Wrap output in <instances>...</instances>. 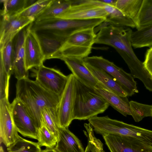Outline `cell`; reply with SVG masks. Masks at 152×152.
<instances>
[{"label":"cell","mask_w":152,"mask_h":152,"mask_svg":"<svg viewBox=\"0 0 152 152\" xmlns=\"http://www.w3.org/2000/svg\"><path fill=\"white\" fill-rule=\"evenodd\" d=\"M16 97L24 105L37 128L43 124L42 112L46 107L57 109L60 97L28 78L17 80Z\"/></svg>","instance_id":"obj_1"},{"label":"cell","mask_w":152,"mask_h":152,"mask_svg":"<svg viewBox=\"0 0 152 152\" xmlns=\"http://www.w3.org/2000/svg\"><path fill=\"white\" fill-rule=\"evenodd\" d=\"M109 106L94 89L86 86L76 79L72 113L74 120H88L104 113Z\"/></svg>","instance_id":"obj_2"},{"label":"cell","mask_w":152,"mask_h":152,"mask_svg":"<svg viewBox=\"0 0 152 152\" xmlns=\"http://www.w3.org/2000/svg\"><path fill=\"white\" fill-rule=\"evenodd\" d=\"M94 28L82 30L71 35L51 58L72 57L83 59L88 57L95 42L96 34Z\"/></svg>","instance_id":"obj_3"},{"label":"cell","mask_w":152,"mask_h":152,"mask_svg":"<svg viewBox=\"0 0 152 152\" xmlns=\"http://www.w3.org/2000/svg\"><path fill=\"white\" fill-rule=\"evenodd\" d=\"M83 60L86 63L102 69L113 77L121 85L128 96L139 92L137 83L131 74L125 72L113 63L102 56L87 57Z\"/></svg>","instance_id":"obj_4"},{"label":"cell","mask_w":152,"mask_h":152,"mask_svg":"<svg viewBox=\"0 0 152 152\" xmlns=\"http://www.w3.org/2000/svg\"><path fill=\"white\" fill-rule=\"evenodd\" d=\"M71 5L56 18L87 20L102 19L106 20L107 13L103 7L105 5L98 0H70Z\"/></svg>","instance_id":"obj_5"},{"label":"cell","mask_w":152,"mask_h":152,"mask_svg":"<svg viewBox=\"0 0 152 152\" xmlns=\"http://www.w3.org/2000/svg\"><path fill=\"white\" fill-rule=\"evenodd\" d=\"M81 27L79 20L58 18L34 21L29 25V29L36 32L66 37L80 31Z\"/></svg>","instance_id":"obj_6"},{"label":"cell","mask_w":152,"mask_h":152,"mask_svg":"<svg viewBox=\"0 0 152 152\" xmlns=\"http://www.w3.org/2000/svg\"><path fill=\"white\" fill-rule=\"evenodd\" d=\"M68 81L60 97L57 108L58 128H68L72 121L73 110L76 92V79L72 74Z\"/></svg>","instance_id":"obj_7"},{"label":"cell","mask_w":152,"mask_h":152,"mask_svg":"<svg viewBox=\"0 0 152 152\" xmlns=\"http://www.w3.org/2000/svg\"><path fill=\"white\" fill-rule=\"evenodd\" d=\"M103 131L105 134L129 137L152 146V131L108 118L104 121Z\"/></svg>","instance_id":"obj_8"},{"label":"cell","mask_w":152,"mask_h":152,"mask_svg":"<svg viewBox=\"0 0 152 152\" xmlns=\"http://www.w3.org/2000/svg\"><path fill=\"white\" fill-rule=\"evenodd\" d=\"M10 110L18 132L24 137L38 140V129L22 102L16 97L10 104Z\"/></svg>","instance_id":"obj_9"},{"label":"cell","mask_w":152,"mask_h":152,"mask_svg":"<svg viewBox=\"0 0 152 152\" xmlns=\"http://www.w3.org/2000/svg\"><path fill=\"white\" fill-rule=\"evenodd\" d=\"M36 81L43 88L61 96L67 83L68 76L59 70L44 66L37 68Z\"/></svg>","instance_id":"obj_10"},{"label":"cell","mask_w":152,"mask_h":152,"mask_svg":"<svg viewBox=\"0 0 152 152\" xmlns=\"http://www.w3.org/2000/svg\"><path fill=\"white\" fill-rule=\"evenodd\" d=\"M110 152H152V146L132 137L111 134L102 135Z\"/></svg>","instance_id":"obj_11"},{"label":"cell","mask_w":152,"mask_h":152,"mask_svg":"<svg viewBox=\"0 0 152 152\" xmlns=\"http://www.w3.org/2000/svg\"><path fill=\"white\" fill-rule=\"evenodd\" d=\"M8 99L0 100V143L7 148L14 143L19 137L14 123Z\"/></svg>","instance_id":"obj_12"},{"label":"cell","mask_w":152,"mask_h":152,"mask_svg":"<svg viewBox=\"0 0 152 152\" xmlns=\"http://www.w3.org/2000/svg\"><path fill=\"white\" fill-rule=\"evenodd\" d=\"M34 20V19L18 15L12 16L0 15V48L13 39L20 31Z\"/></svg>","instance_id":"obj_13"},{"label":"cell","mask_w":152,"mask_h":152,"mask_svg":"<svg viewBox=\"0 0 152 152\" xmlns=\"http://www.w3.org/2000/svg\"><path fill=\"white\" fill-rule=\"evenodd\" d=\"M24 52L25 66L28 71L42 65L45 60L37 36L29 29V25L25 40Z\"/></svg>","instance_id":"obj_14"},{"label":"cell","mask_w":152,"mask_h":152,"mask_svg":"<svg viewBox=\"0 0 152 152\" xmlns=\"http://www.w3.org/2000/svg\"><path fill=\"white\" fill-rule=\"evenodd\" d=\"M28 26L20 31L12 40L13 73L17 80L28 78V71L25 64L24 52L25 40Z\"/></svg>","instance_id":"obj_15"},{"label":"cell","mask_w":152,"mask_h":152,"mask_svg":"<svg viewBox=\"0 0 152 152\" xmlns=\"http://www.w3.org/2000/svg\"><path fill=\"white\" fill-rule=\"evenodd\" d=\"M63 61L75 78L86 86L94 89L98 83L86 66L83 59L63 57Z\"/></svg>","instance_id":"obj_16"},{"label":"cell","mask_w":152,"mask_h":152,"mask_svg":"<svg viewBox=\"0 0 152 152\" xmlns=\"http://www.w3.org/2000/svg\"><path fill=\"white\" fill-rule=\"evenodd\" d=\"M94 89L115 110L125 116L131 115L129 101L127 97L118 95L99 82Z\"/></svg>","instance_id":"obj_17"},{"label":"cell","mask_w":152,"mask_h":152,"mask_svg":"<svg viewBox=\"0 0 152 152\" xmlns=\"http://www.w3.org/2000/svg\"><path fill=\"white\" fill-rule=\"evenodd\" d=\"M55 149L58 152H85L78 138L68 128H58V135Z\"/></svg>","instance_id":"obj_18"},{"label":"cell","mask_w":152,"mask_h":152,"mask_svg":"<svg viewBox=\"0 0 152 152\" xmlns=\"http://www.w3.org/2000/svg\"><path fill=\"white\" fill-rule=\"evenodd\" d=\"M35 32L39 39L45 60L51 58L59 50L68 38Z\"/></svg>","instance_id":"obj_19"},{"label":"cell","mask_w":152,"mask_h":152,"mask_svg":"<svg viewBox=\"0 0 152 152\" xmlns=\"http://www.w3.org/2000/svg\"><path fill=\"white\" fill-rule=\"evenodd\" d=\"M85 64L98 82L119 96H128L120 84L110 75L101 69L85 62Z\"/></svg>","instance_id":"obj_20"},{"label":"cell","mask_w":152,"mask_h":152,"mask_svg":"<svg viewBox=\"0 0 152 152\" xmlns=\"http://www.w3.org/2000/svg\"><path fill=\"white\" fill-rule=\"evenodd\" d=\"M70 0H52L46 8L35 18L34 21L56 18L71 6Z\"/></svg>","instance_id":"obj_21"},{"label":"cell","mask_w":152,"mask_h":152,"mask_svg":"<svg viewBox=\"0 0 152 152\" xmlns=\"http://www.w3.org/2000/svg\"><path fill=\"white\" fill-rule=\"evenodd\" d=\"M103 7L107 13V17L105 20L110 23L111 25L136 28L134 21L115 7L105 5Z\"/></svg>","instance_id":"obj_22"},{"label":"cell","mask_w":152,"mask_h":152,"mask_svg":"<svg viewBox=\"0 0 152 152\" xmlns=\"http://www.w3.org/2000/svg\"><path fill=\"white\" fill-rule=\"evenodd\" d=\"M131 40L132 46L134 48L152 47V23L132 31Z\"/></svg>","instance_id":"obj_23"},{"label":"cell","mask_w":152,"mask_h":152,"mask_svg":"<svg viewBox=\"0 0 152 152\" xmlns=\"http://www.w3.org/2000/svg\"><path fill=\"white\" fill-rule=\"evenodd\" d=\"M143 1V0H117L115 7L132 19L135 24Z\"/></svg>","instance_id":"obj_24"},{"label":"cell","mask_w":152,"mask_h":152,"mask_svg":"<svg viewBox=\"0 0 152 152\" xmlns=\"http://www.w3.org/2000/svg\"><path fill=\"white\" fill-rule=\"evenodd\" d=\"M43 123L57 140L58 135L57 109L45 107L42 112Z\"/></svg>","instance_id":"obj_25"},{"label":"cell","mask_w":152,"mask_h":152,"mask_svg":"<svg viewBox=\"0 0 152 152\" xmlns=\"http://www.w3.org/2000/svg\"><path fill=\"white\" fill-rule=\"evenodd\" d=\"M8 152H41L38 142L25 139L19 135L17 140L7 148Z\"/></svg>","instance_id":"obj_26"},{"label":"cell","mask_w":152,"mask_h":152,"mask_svg":"<svg viewBox=\"0 0 152 152\" xmlns=\"http://www.w3.org/2000/svg\"><path fill=\"white\" fill-rule=\"evenodd\" d=\"M12 40L9 41L3 47L0 48V64L3 66L7 72L10 76L13 73Z\"/></svg>","instance_id":"obj_27"},{"label":"cell","mask_w":152,"mask_h":152,"mask_svg":"<svg viewBox=\"0 0 152 152\" xmlns=\"http://www.w3.org/2000/svg\"><path fill=\"white\" fill-rule=\"evenodd\" d=\"M131 115L135 121L138 122L147 117H152V105L129 101Z\"/></svg>","instance_id":"obj_28"},{"label":"cell","mask_w":152,"mask_h":152,"mask_svg":"<svg viewBox=\"0 0 152 152\" xmlns=\"http://www.w3.org/2000/svg\"><path fill=\"white\" fill-rule=\"evenodd\" d=\"M3 7L0 15L12 16L18 15L25 8L26 0H1Z\"/></svg>","instance_id":"obj_29"},{"label":"cell","mask_w":152,"mask_h":152,"mask_svg":"<svg viewBox=\"0 0 152 152\" xmlns=\"http://www.w3.org/2000/svg\"><path fill=\"white\" fill-rule=\"evenodd\" d=\"M84 126L86 129L84 133L88 139V144L85 152H105L103 144L94 135L92 125L89 123L85 124Z\"/></svg>","instance_id":"obj_30"},{"label":"cell","mask_w":152,"mask_h":152,"mask_svg":"<svg viewBox=\"0 0 152 152\" xmlns=\"http://www.w3.org/2000/svg\"><path fill=\"white\" fill-rule=\"evenodd\" d=\"M152 23V0H143L135 23L137 29Z\"/></svg>","instance_id":"obj_31"},{"label":"cell","mask_w":152,"mask_h":152,"mask_svg":"<svg viewBox=\"0 0 152 152\" xmlns=\"http://www.w3.org/2000/svg\"><path fill=\"white\" fill-rule=\"evenodd\" d=\"M52 0H38L34 4L23 10L17 15L35 19L48 6Z\"/></svg>","instance_id":"obj_32"},{"label":"cell","mask_w":152,"mask_h":152,"mask_svg":"<svg viewBox=\"0 0 152 152\" xmlns=\"http://www.w3.org/2000/svg\"><path fill=\"white\" fill-rule=\"evenodd\" d=\"M38 142L40 146H45L46 148H54L57 140L43 123L42 126L38 129Z\"/></svg>","instance_id":"obj_33"},{"label":"cell","mask_w":152,"mask_h":152,"mask_svg":"<svg viewBox=\"0 0 152 152\" xmlns=\"http://www.w3.org/2000/svg\"><path fill=\"white\" fill-rule=\"evenodd\" d=\"M10 76L0 64V100L8 99Z\"/></svg>","instance_id":"obj_34"},{"label":"cell","mask_w":152,"mask_h":152,"mask_svg":"<svg viewBox=\"0 0 152 152\" xmlns=\"http://www.w3.org/2000/svg\"><path fill=\"white\" fill-rule=\"evenodd\" d=\"M143 64L146 69L152 76V47L150 48L146 52Z\"/></svg>","instance_id":"obj_35"},{"label":"cell","mask_w":152,"mask_h":152,"mask_svg":"<svg viewBox=\"0 0 152 152\" xmlns=\"http://www.w3.org/2000/svg\"><path fill=\"white\" fill-rule=\"evenodd\" d=\"M110 25H111L110 23L105 20L100 24L94 28V32L96 34V33L98 31H99L103 28H106Z\"/></svg>","instance_id":"obj_36"},{"label":"cell","mask_w":152,"mask_h":152,"mask_svg":"<svg viewBox=\"0 0 152 152\" xmlns=\"http://www.w3.org/2000/svg\"><path fill=\"white\" fill-rule=\"evenodd\" d=\"M100 2L105 5L115 7L117 0H98Z\"/></svg>","instance_id":"obj_37"},{"label":"cell","mask_w":152,"mask_h":152,"mask_svg":"<svg viewBox=\"0 0 152 152\" xmlns=\"http://www.w3.org/2000/svg\"><path fill=\"white\" fill-rule=\"evenodd\" d=\"M37 0H26L25 9L31 6L36 2Z\"/></svg>","instance_id":"obj_38"},{"label":"cell","mask_w":152,"mask_h":152,"mask_svg":"<svg viewBox=\"0 0 152 152\" xmlns=\"http://www.w3.org/2000/svg\"><path fill=\"white\" fill-rule=\"evenodd\" d=\"M41 152H58L55 149H49L46 148L45 149L42 150Z\"/></svg>","instance_id":"obj_39"},{"label":"cell","mask_w":152,"mask_h":152,"mask_svg":"<svg viewBox=\"0 0 152 152\" xmlns=\"http://www.w3.org/2000/svg\"><path fill=\"white\" fill-rule=\"evenodd\" d=\"M0 152H7L4 151V150L3 147L1 146L0 147Z\"/></svg>","instance_id":"obj_40"}]
</instances>
